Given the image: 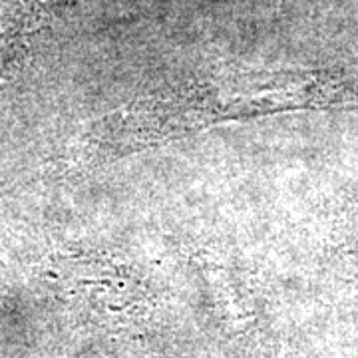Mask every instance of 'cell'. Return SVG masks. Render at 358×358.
Returning <instances> with one entry per match:
<instances>
[{
    "label": "cell",
    "mask_w": 358,
    "mask_h": 358,
    "mask_svg": "<svg viewBox=\"0 0 358 358\" xmlns=\"http://www.w3.org/2000/svg\"><path fill=\"white\" fill-rule=\"evenodd\" d=\"M348 80L324 70L245 68L157 90L94 122L80 141L88 164H106L231 122L346 106Z\"/></svg>",
    "instance_id": "obj_1"
},
{
    "label": "cell",
    "mask_w": 358,
    "mask_h": 358,
    "mask_svg": "<svg viewBox=\"0 0 358 358\" xmlns=\"http://www.w3.org/2000/svg\"><path fill=\"white\" fill-rule=\"evenodd\" d=\"M38 16L40 0H0V74L22 50Z\"/></svg>",
    "instance_id": "obj_2"
}]
</instances>
